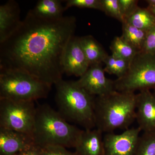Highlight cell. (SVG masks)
<instances>
[{
    "label": "cell",
    "instance_id": "8",
    "mask_svg": "<svg viewBox=\"0 0 155 155\" xmlns=\"http://www.w3.org/2000/svg\"><path fill=\"white\" fill-rule=\"evenodd\" d=\"M139 127L125 130L120 134L107 133L104 137L105 155H134L140 134Z\"/></svg>",
    "mask_w": 155,
    "mask_h": 155
},
{
    "label": "cell",
    "instance_id": "21",
    "mask_svg": "<svg viewBox=\"0 0 155 155\" xmlns=\"http://www.w3.org/2000/svg\"><path fill=\"white\" fill-rule=\"evenodd\" d=\"M134 155H155V131L143 132L140 136Z\"/></svg>",
    "mask_w": 155,
    "mask_h": 155
},
{
    "label": "cell",
    "instance_id": "3",
    "mask_svg": "<svg viewBox=\"0 0 155 155\" xmlns=\"http://www.w3.org/2000/svg\"><path fill=\"white\" fill-rule=\"evenodd\" d=\"M81 131L48 105L36 107L33 137L38 146L75 148Z\"/></svg>",
    "mask_w": 155,
    "mask_h": 155
},
{
    "label": "cell",
    "instance_id": "27",
    "mask_svg": "<svg viewBox=\"0 0 155 155\" xmlns=\"http://www.w3.org/2000/svg\"><path fill=\"white\" fill-rule=\"evenodd\" d=\"M17 155H42L41 148L33 145L24 150Z\"/></svg>",
    "mask_w": 155,
    "mask_h": 155
},
{
    "label": "cell",
    "instance_id": "17",
    "mask_svg": "<svg viewBox=\"0 0 155 155\" xmlns=\"http://www.w3.org/2000/svg\"><path fill=\"white\" fill-rule=\"evenodd\" d=\"M122 38L138 51H141L148 31L137 28L126 21L122 23Z\"/></svg>",
    "mask_w": 155,
    "mask_h": 155
},
{
    "label": "cell",
    "instance_id": "23",
    "mask_svg": "<svg viewBox=\"0 0 155 155\" xmlns=\"http://www.w3.org/2000/svg\"><path fill=\"white\" fill-rule=\"evenodd\" d=\"M95 9L102 11L101 0H68L66 1L65 11L71 7Z\"/></svg>",
    "mask_w": 155,
    "mask_h": 155
},
{
    "label": "cell",
    "instance_id": "25",
    "mask_svg": "<svg viewBox=\"0 0 155 155\" xmlns=\"http://www.w3.org/2000/svg\"><path fill=\"white\" fill-rule=\"evenodd\" d=\"M141 51L150 54L155 55V26L148 31Z\"/></svg>",
    "mask_w": 155,
    "mask_h": 155
},
{
    "label": "cell",
    "instance_id": "13",
    "mask_svg": "<svg viewBox=\"0 0 155 155\" xmlns=\"http://www.w3.org/2000/svg\"><path fill=\"white\" fill-rule=\"evenodd\" d=\"M18 3L10 0L0 6V43L9 38L21 24Z\"/></svg>",
    "mask_w": 155,
    "mask_h": 155
},
{
    "label": "cell",
    "instance_id": "16",
    "mask_svg": "<svg viewBox=\"0 0 155 155\" xmlns=\"http://www.w3.org/2000/svg\"><path fill=\"white\" fill-rule=\"evenodd\" d=\"M60 0H40L31 9L34 14L40 18L58 19L64 17L65 7Z\"/></svg>",
    "mask_w": 155,
    "mask_h": 155
},
{
    "label": "cell",
    "instance_id": "24",
    "mask_svg": "<svg viewBox=\"0 0 155 155\" xmlns=\"http://www.w3.org/2000/svg\"><path fill=\"white\" fill-rule=\"evenodd\" d=\"M119 1L121 13L125 21L139 8L138 6L139 1L137 0H119Z\"/></svg>",
    "mask_w": 155,
    "mask_h": 155
},
{
    "label": "cell",
    "instance_id": "7",
    "mask_svg": "<svg viewBox=\"0 0 155 155\" xmlns=\"http://www.w3.org/2000/svg\"><path fill=\"white\" fill-rule=\"evenodd\" d=\"M36 110L32 101L0 99V127L33 137Z\"/></svg>",
    "mask_w": 155,
    "mask_h": 155
},
{
    "label": "cell",
    "instance_id": "4",
    "mask_svg": "<svg viewBox=\"0 0 155 155\" xmlns=\"http://www.w3.org/2000/svg\"><path fill=\"white\" fill-rule=\"evenodd\" d=\"M55 85L56 102L61 115L84 129L96 127L94 97L89 94L76 81L62 79Z\"/></svg>",
    "mask_w": 155,
    "mask_h": 155
},
{
    "label": "cell",
    "instance_id": "22",
    "mask_svg": "<svg viewBox=\"0 0 155 155\" xmlns=\"http://www.w3.org/2000/svg\"><path fill=\"white\" fill-rule=\"evenodd\" d=\"M101 2L103 12L122 23L125 22L120 10L119 0H101Z\"/></svg>",
    "mask_w": 155,
    "mask_h": 155
},
{
    "label": "cell",
    "instance_id": "14",
    "mask_svg": "<svg viewBox=\"0 0 155 155\" xmlns=\"http://www.w3.org/2000/svg\"><path fill=\"white\" fill-rule=\"evenodd\" d=\"M103 132L98 128L82 130L76 144L77 155H105Z\"/></svg>",
    "mask_w": 155,
    "mask_h": 155
},
{
    "label": "cell",
    "instance_id": "15",
    "mask_svg": "<svg viewBox=\"0 0 155 155\" xmlns=\"http://www.w3.org/2000/svg\"><path fill=\"white\" fill-rule=\"evenodd\" d=\"M79 38L81 46L90 67L103 63L108 54L102 46L91 35Z\"/></svg>",
    "mask_w": 155,
    "mask_h": 155
},
{
    "label": "cell",
    "instance_id": "12",
    "mask_svg": "<svg viewBox=\"0 0 155 155\" xmlns=\"http://www.w3.org/2000/svg\"><path fill=\"white\" fill-rule=\"evenodd\" d=\"M35 144L32 136L0 127V155H17Z\"/></svg>",
    "mask_w": 155,
    "mask_h": 155
},
{
    "label": "cell",
    "instance_id": "5",
    "mask_svg": "<svg viewBox=\"0 0 155 155\" xmlns=\"http://www.w3.org/2000/svg\"><path fill=\"white\" fill-rule=\"evenodd\" d=\"M51 86L24 71L0 68V99L35 101L46 97Z\"/></svg>",
    "mask_w": 155,
    "mask_h": 155
},
{
    "label": "cell",
    "instance_id": "19",
    "mask_svg": "<svg viewBox=\"0 0 155 155\" xmlns=\"http://www.w3.org/2000/svg\"><path fill=\"white\" fill-rule=\"evenodd\" d=\"M112 54L130 62L139 52L135 48L125 41L122 37L114 38L110 46Z\"/></svg>",
    "mask_w": 155,
    "mask_h": 155
},
{
    "label": "cell",
    "instance_id": "28",
    "mask_svg": "<svg viewBox=\"0 0 155 155\" xmlns=\"http://www.w3.org/2000/svg\"><path fill=\"white\" fill-rule=\"evenodd\" d=\"M147 8V9L150 12H151L152 14L155 17V4L148 5Z\"/></svg>",
    "mask_w": 155,
    "mask_h": 155
},
{
    "label": "cell",
    "instance_id": "20",
    "mask_svg": "<svg viewBox=\"0 0 155 155\" xmlns=\"http://www.w3.org/2000/svg\"><path fill=\"white\" fill-rule=\"evenodd\" d=\"M130 62L112 54L108 55L103 62L105 64L104 70L110 75H116L117 78H120L127 72Z\"/></svg>",
    "mask_w": 155,
    "mask_h": 155
},
{
    "label": "cell",
    "instance_id": "9",
    "mask_svg": "<svg viewBox=\"0 0 155 155\" xmlns=\"http://www.w3.org/2000/svg\"><path fill=\"white\" fill-rule=\"evenodd\" d=\"M101 64L91 66L76 83L93 96H102L115 91L114 81L107 78Z\"/></svg>",
    "mask_w": 155,
    "mask_h": 155
},
{
    "label": "cell",
    "instance_id": "26",
    "mask_svg": "<svg viewBox=\"0 0 155 155\" xmlns=\"http://www.w3.org/2000/svg\"><path fill=\"white\" fill-rule=\"evenodd\" d=\"M42 155H77L75 153L69 151L64 147L50 146L41 147Z\"/></svg>",
    "mask_w": 155,
    "mask_h": 155
},
{
    "label": "cell",
    "instance_id": "1",
    "mask_svg": "<svg viewBox=\"0 0 155 155\" xmlns=\"http://www.w3.org/2000/svg\"><path fill=\"white\" fill-rule=\"evenodd\" d=\"M76 26L74 16L44 19L30 10L17 30L0 43V68L21 70L55 84L62 79L63 57Z\"/></svg>",
    "mask_w": 155,
    "mask_h": 155
},
{
    "label": "cell",
    "instance_id": "18",
    "mask_svg": "<svg viewBox=\"0 0 155 155\" xmlns=\"http://www.w3.org/2000/svg\"><path fill=\"white\" fill-rule=\"evenodd\" d=\"M125 21L137 28L148 31L155 26V17L147 8H139Z\"/></svg>",
    "mask_w": 155,
    "mask_h": 155
},
{
    "label": "cell",
    "instance_id": "2",
    "mask_svg": "<svg viewBox=\"0 0 155 155\" xmlns=\"http://www.w3.org/2000/svg\"><path fill=\"white\" fill-rule=\"evenodd\" d=\"M136 94L115 91L95 97L96 127L103 132L128 129L136 119Z\"/></svg>",
    "mask_w": 155,
    "mask_h": 155
},
{
    "label": "cell",
    "instance_id": "6",
    "mask_svg": "<svg viewBox=\"0 0 155 155\" xmlns=\"http://www.w3.org/2000/svg\"><path fill=\"white\" fill-rule=\"evenodd\" d=\"M114 84L115 90L125 92L155 89V55L139 52L125 75L114 81Z\"/></svg>",
    "mask_w": 155,
    "mask_h": 155
},
{
    "label": "cell",
    "instance_id": "10",
    "mask_svg": "<svg viewBox=\"0 0 155 155\" xmlns=\"http://www.w3.org/2000/svg\"><path fill=\"white\" fill-rule=\"evenodd\" d=\"M63 67L64 73L80 77L89 68L79 37L74 36L68 43L63 57Z\"/></svg>",
    "mask_w": 155,
    "mask_h": 155
},
{
    "label": "cell",
    "instance_id": "11",
    "mask_svg": "<svg viewBox=\"0 0 155 155\" xmlns=\"http://www.w3.org/2000/svg\"><path fill=\"white\" fill-rule=\"evenodd\" d=\"M136 119L141 131H155V93L145 90L136 94Z\"/></svg>",
    "mask_w": 155,
    "mask_h": 155
}]
</instances>
